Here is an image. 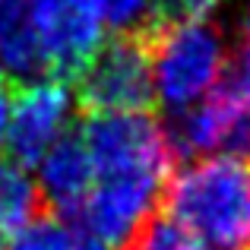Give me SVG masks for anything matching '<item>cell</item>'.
Wrapping results in <instances>:
<instances>
[{
    "label": "cell",
    "mask_w": 250,
    "mask_h": 250,
    "mask_svg": "<svg viewBox=\"0 0 250 250\" xmlns=\"http://www.w3.org/2000/svg\"><path fill=\"white\" fill-rule=\"evenodd\" d=\"M162 0H108V25L114 29H133L143 25L149 16L159 13Z\"/></svg>",
    "instance_id": "obj_15"
},
{
    "label": "cell",
    "mask_w": 250,
    "mask_h": 250,
    "mask_svg": "<svg viewBox=\"0 0 250 250\" xmlns=\"http://www.w3.org/2000/svg\"><path fill=\"white\" fill-rule=\"evenodd\" d=\"M76 95L61 76H35L10 98L6 149L19 165H38L44 152L70 136Z\"/></svg>",
    "instance_id": "obj_6"
},
{
    "label": "cell",
    "mask_w": 250,
    "mask_h": 250,
    "mask_svg": "<svg viewBox=\"0 0 250 250\" xmlns=\"http://www.w3.org/2000/svg\"><path fill=\"white\" fill-rule=\"evenodd\" d=\"M219 10V0H162L159 13L165 22H209V16Z\"/></svg>",
    "instance_id": "obj_16"
},
{
    "label": "cell",
    "mask_w": 250,
    "mask_h": 250,
    "mask_svg": "<svg viewBox=\"0 0 250 250\" xmlns=\"http://www.w3.org/2000/svg\"><path fill=\"white\" fill-rule=\"evenodd\" d=\"M149 61L155 102L184 114L222 85L231 57L212 22H165L149 48Z\"/></svg>",
    "instance_id": "obj_2"
},
{
    "label": "cell",
    "mask_w": 250,
    "mask_h": 250,
    "mask_svg": "<svg viewBox=\"0 0 250 250\" xmlns=\"http://www.w3.org/2000/svg\"><path fill=\"white\" fill-rule=\"evenodd\" d=\"M244 32H247V38H250V0H247V13H244Z\"/></svg>",
    "instance_id": "obj_18"
},
{
    "label": "cell",
    "mask_w": 250,
    "mask_h": 250,
    "mask_svg": "<svg viewBox=\"0 0 250 250\" xmlns=\"http://www.w3.org/2000/svg\"><path fill=\"white\" fill-rule=\"evenodd\" d=\"M80 98L92 108V114L146 111L155 98L149 44L136 38L104 42L80 70Z\"/></svg>",
    "instance_id": "obj_5"
},
{
    "label": "cell",
    "mask_w": 250,
    "mask_h": 250,
    "mask_svg": "<svg viewBox=\"0 0 250 250\" xmlns=\"http://www.w3.org/2000/svg\"><path fill=\"white\" fill-rule=\"evenodd\" d=\"M174 146L193 155H241L250 146V121L215 89L206 102L181 114Z\"/></svg>",
    "instance_id": "obj_8"
},
{
    "label": "cell",
    "mask_w": 250,
    "mask_h": 250,
    "mask_svg": "<svg viewBox=\"0 0 250 250\" xmlns=\"http://www.w3.org/2000/svg\"><path fill=\"white\" fill-rule=\"evenodd\" d=\"M42 190L29 168L19 162H0V238H13L32 219H38Z\"/></svg>",
    "instance_id": "obj_11"
},
{
    "label": "cell",
    "mask_w": 250,
    "mask_h": 250,
    "mask_svg": "<svg viewBox=\"0 0 250 250\" xmlns=\"http://www.w3.org/2000/svg\"><path fill=\"white\" fill-rule=\"evenodd\" d=\"M127 250H209V247L184 225H177L171 215H165V219H149L127 241Z\"/></svg>",
    "instance_id": "obj_13"
},
{
    "label": "cell",
    "mask_w": 250,
    "mask_h": 250,
    "mask_svg": "<svg viewBox=\"0 0 250 250\" xmlns=\"http://www.w3.org/2000/svg\"><path fill=\"white\" fill-rule=\"evenodd\" d=\"M6 130H10V98L0 92V155L6 152Z\"/></svg>",
    "instance_id": "obj_17"
},
{
    "label": "cell",
    "mask_w": 250,
    "mask_h": 250,
    "mask_svg": "<svg viewBox=\"0 0 250 250\" xmlns=\"http://www.w3.org/2000/svg\"><path fill=\"white\" fill-rule=\"evenodd\" d=\"M95 177H155L171 181L174 136L146 111L92 114L80 133Z\"/></svg>",
    "instance_id": "obj_3"
},
{
    "label": "cell",
    "mask_w": 250,
    "mask_h": 250,
    "mask_svg": "<svg viewBox=\"0 0 250 250\" xmlns=\"http://www.w3.org/2000/svg\"><path fill=\"white\" fill-rule=\"evenodd\" d=\"M0 67L19 80H35L44 70L29 25V0H0Z\"/></svg>",
    "instance_id": "obj_10"
},
{
    "label": "cell",
    "mask_w": 250,
    "mask_h": 250,
    "mask_svg": "<svg viewBox=\"0 0 250 250\" xmlns=\"http://www.w3.org/2000/svg\"><path fill=\"white\" fill-rule=\"evenodd\" d=\"M29 25L51 73H80L104 44L108 0H29Z\"/></svg>",
    "instance_id": "obj_4"
},
{
    "label": "cell",
    "mask_w": 250,
    "mask_h": 250,
    "mask_svg": "<svg viewBox=\"0 0 250 250\" xmlns=\"http://www.w3.org/2000/svg\"><path fill=\"white\" fill-rule=\"evenodd\" d=\"M0 250H3V247H0Z\"/></svg>",
    "instance_id": "obj_19"
},
{
    "label": "cell",
    "mask_w": 250,
    "mask_h": 250,
    "mask_svg": "<svg viewBox=\"0 0 250 250\" xmlns=\"http://www.w3.org/2000/svg\"><path fill=\"white\" fill-rule=\"evenodd\" d=\"M168 181L155 177H95L92 190L76 209V225L89 234L102 238L104 244L121 247L155 219V206L165 196Z\"/></svg>",
    "instance_id": "obj_7"
},
{
    "label": "cell",
    "mask_w": 250,
    "mask_h": 250,
    "mask_svg": "<svg viewBox=\"0 0 250 250\" xmlns=\"http://www.w3.org/2000/svg\"><path fill=\"white\" fill-rule=\"evenodd\" d=\"M10 250H114V247L89 234L76 222L38 215L22 231L10 238Z\"/></svg>",
    "instance_id": "obj_12"
},
{
    "label": "cell",
    "mask_w": 250,
    "mask_h": 250,
    "mask_svg": "<svg viewBox=\"0 0 250 250\" xmlns=\"http://www.w3.org/2000/svg\"><path fill=\"white\" fill-rule=\"evenodd\" d=\"M219 92L250 121V44L241 48L228 61V70H225V80H222Z\"/></svg>",
    "instance_id": "obj_14"
},
{
    "label": "cell",
    "mask_w": 250,
    "mask_h": 250,
    "mask_svg": "<svg viewBox=\"0 0 250 250\" xmlns=\"http://www.w3.org/2000/svg\"><path fill=\"white\" fill-rule=\"evenodd\" d=\"M35 181L42 190V200L76 212L95 184V168H92V159L80 136H63L51 152H44V159L38 162Z\"/></svg>",
    "instance_id": "obj_9"
},
{
    "label": "cell",
    "mask_w": 250,
    "mask_h": 250,
    "mask_svg": "<svg viewBox=\"0 0 250 250\" xmlns=\"http://www.w3.org/2000/svg\"><path fill=\"white\" fill-rule=\"evenodd\" d=\"M165 203L209 250H250V165L241 155H196L171 174Z\"/></svg>",
    "instance_id": "obj_1"
}]
</instances>
